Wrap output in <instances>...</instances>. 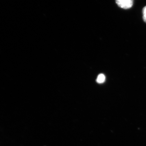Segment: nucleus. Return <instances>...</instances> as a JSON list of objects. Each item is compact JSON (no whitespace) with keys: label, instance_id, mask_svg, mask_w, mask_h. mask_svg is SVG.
<instances>
[{"label":"nucleus","instance_id":"f257e3e1","mask_svg":"<svg viewBox=\"0 0 146 146\" xmlns=\"http://www.w3.org/2000/svg\"><path fill=\"white\" fill-rule=\"evenodd\" d=\"M115 1L120 7L124 9L130 8L133 4V0H115Z\"/></svg>","mask_w":146,"mask_h":146},{"label":"nucleus","instance_id":"f03ea898","mask_svg":"<svg viewBox=\"0 0 146 146\" xmlns=\"http://www.w3.org/2000/svg\"><path fill=\"white\" fill-rule=\"evenodd\" d=\"M106 77L103 74H100L97 78L96 81L98 83L102 84L104 83L105 81Z\"/></svg>","mask_w":146,"mask_h":146},{"label":"nucleus","instance_id":"7ed1b4c3","mask_svg":"<svg viewBox=\"0 0 146 146\" xmlns=\"http://www.w3.org/2000/svg\"><path fill=\"white\" fill-rule=\"evenodd\" d=\"M143 18L144 21L146 23V6L143 9Z\"/></svg>","mask_w":146,"mask_h":146}]
</instances>
